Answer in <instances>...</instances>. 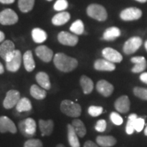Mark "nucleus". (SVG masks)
Segmentation results:
<instances>
[{
    "mask_svg": "<svg viewBox=\"0 0 147 147\" xmlns=\"http://www.w3.org/2000/svg\"><path fill=\"white\" fill-rule=\"evenodd\" d=\"M18 127L21 133L25 137H33L36 131V121L32 118H27L25 120L21 121L18 123Z\"/></svg>",
    "mask_w": 147,
    "mask_h": 147,
    "instance_id": "39448f33",
    "label": "nucleus"
},
{
    "mask_svg": "<svg viewBox=\"0 0 147 147\" xmlns=\"http://www.w3.org/2000/svg\"><path fill=\"white\" fill-rule=\"evenodd\" d=\"M131 63L135 64L131 68L133 73H140L144 71L147 67V62L144 57H134L131 58Z\"/></svg>",
    "mask_w": 147,
    "mask_h": 147,
    "instance_id": "f3484780",
    "label": "nucleus"
},
{
    "mask_svg": "<svg viewBox=\"0 0 147 147\" xmlns=\"http://www.w3.org/2000/svg\"><path fill=\"white\" fill-rule=\"evenodd\" d=\"M23 61L24 63V67L27 71H32L36 67L34 57H33L32 52L31 51H27L25 53L23 56Z\"/></svg>",
    "mask_w": 147,
    "mask_h": 147,
    "instance_id": "4be33fe9",
    "label": "nucleus"
},
{
    "mask_svg": "<svg viewBox=\"0 0 147 147\" xmlns=\"http://www.w3.org/2000/svg\"><path fill=\"white\" fill-rule=\"evenodd\" d=\"M80 83L84 94H89L93 91L94 84L93 80L88 76L85 75L82 76L80 80Z\"/></svg>",
    "mask_w": 147,
    "mask_h": 147,
    "instance_id": "a878e982",
    "label": "nucleus"
},
{
    "mask_svg": "<svg viewBox=\"0 0 147 147\" xmlns=\"http://www.w3.org/2000/svg\"><path fill=\"white\" fill-rule=\"evenodd\" d=\"M32 102L27 97H23V98L20 99L18 104L16 106V109L18 113L29 112L32 110Z\"/></svg>",
    "mask_w": 147,
    "mask_h": 147,
    "instance_id": "c85d7f7f",
    "label": "nucleus"
},
{
    "mask_svg": "<svg viewBox=\"0 0 147 147\" xmlns=\"http://www.w3.org/2000/svg\"><path fill=\"white\" fill-rule=\"evenodd\" d=\"M56 147H65V146H63V145L61 144H59L58 145H57Z\"/></svg>",
    "mask_w": 147,
    "mask_h": 147,
    "instance_id": "09e8293b",
    "label": "nucleus"
},
{
    "mask_svg": "<svg viewBox=\"0 0 147 147\" xmlns=\"http://www.w3.org/2000/svg\"><path fill=\"white\" fill-rule=\"evenodd\" d=\"M15 0H0V3H3V4H10L14 2Z\"/></svg>",
    "mask_w": 147,
    "mask_h": 147,
    "instance_id": "37998d69",
    "label": "nucleus"
},
{
    "mask_svg": "<svg viewBox=\"0 0 147 147\" xmlns=\"http://www.w3.org/2000/svg\"><path fill=\"white\" fill-rule=\"evenodd\" d=\"M57 38L61 45L69 47H74L78 42V38L76 35L67 32H61L58 34Z\"/></svg>",
    "mask_w": 147,
    "mask_h": 147,
    "instance_id": "9d476101",
    "label": "nucleus"
},
{
    "mask_svg": "<svg viewBox=\"0 0 147 147\" xmlns=\"http://www.w3.org/2000/svg\"><path fill=\"white\" fill-rule=\"evenodd\" d=\"M84 147H99L97 145L93 142V141L88 140L84 144Z\"/></svg>",
    "mask_w": 147,
    "mask_h": 147,
    "instance_id": "a19ab883",
    "label": "nucleus"
},
{
    "mask_svg": "<svg viewBox=\"0 0 147 147\" xmlns=\"http://www.w3.org/2000/svg\"><path fill=\"white\" fill-rule=\"evenodd\" d=\"M144 48L145 49H146V51H147V40L144 42Z\"/></svg>",
    "mask_w": 147,
    "mask_h": 147,
    "instance_id": "de8ad7c7",
    "label": "nucleus"
},
{
    "mask_svg": "<svg viewBox=\"0 0 147 147\" xmlns=\"http://www.w3.org/2000/svg\"><path fill=\"white\" fill-rule=\"evenodd\" d=\"M47 1H53V0H47Z\"/></svg>",
    "mask_w": 147,
    "mask_h": 147,
    "instance_id": "3c124183",
    "label": "nucleus"
},
{
    "mask_svg": "<svg viewBox=\"0 0 147 147\" xmlns=\"http://www.w3.org/2000/svg\"><path fill=\"white\" fill-rule=\"evenodd\" d=\"M36 81L42 88L45 90H49L51 87V84L49 75L45 71H40L36 76Z\"/></svg>",
    "mask_w": 147,
    "mask_h": 147,
    "instance_id": "6ab92c4d",
    "label": "nucleus"
},
{
    "mask_svg": "<svg viewBox=\"0 0 147 147\" xmlns=\"http://www.w3.org/2000/svg\"><path fill=\"white\" fill-rule=\"evenodd\" d=\"M97 91L104 97H109L114 91V86L107 80H100L96 84Z\"/></svg>",
    "mask_w": 147,
    "mask_h": 147,
    "instance_id": "4468645a",
    "label": "nucleus"
},
{
    "mask_svg": "<svg viewBox=\"0 0 147 147\" xmlns=\"http://www.w3.org/2000/svg\"><path fill=\"white\" fill-rule=\"evenodd\" d=\"M144 134L146 136H147V126H146V127L145 128V129H144Z\"/></svg>",
    "mask_w": 147,
    "mask_h": 147,
    "instance_id": "8fccbe9b",
    "label": "nucleus"
},
{
    "mask_svg": "<svg viewBox=\"0 0 147 147\" xmlns=\"http://www.w3.org/2000/svg\"><path fill=\"white\" fill-rule=\"evenodd\" d=\"M121 30L117 27H110L106 29L103 34V39L106 41H113L121 36Z\"/></svg>",
    "mask_w": 147,
    "mask_h": 147,
    "instance_id": "b1692460",
    "label": "nucleus"
},
{
    "mask_svg": "<svg viewBox=\"0 0 147 147\" xmlns=\"http://www.w3.org/2000/svg\"><path fill=\"white\" fill-rule=\"evenodd\" d=\"M15 50V45L13 42L11 40H5L0 45V57L5 61Z\"/></svg>",
    "mask_w": 147,
    "mask_h": 147,
    "instance_id": "2eb2a0df",
    "label": "nucleus"
},
{
    "mask_svg": "<svg viewBox=\"0 0 147 147\" xmlns=\"http://www.w3.org/2000/svg\"><path fill=\"white\" fill-rule=\"evenodd\" d=\"M69 30L75 35H81L84 32V23L81 20H76L71 24Z\"/></svg>",
    "mask_w": 147,
    "mask_h": 147,
    "instance_id": "2f4dec72",
    "label": "nucleus"
},
{
    "mask_svg": "<svg viewBox=\"0 0 147 147\" xmlns=\"http://www.w3.org/2000/svg\"><path fill=\"white\" fill-rule=\"evenodd\" d=\"M138 118V116L136 114H131L128 117V121L127 122L126 125V133L131 135L134 133L135 130V121Z\"/></svg>",
    "mask_w": 147,
    "mask_h": 147,
    "instance_id": "473e14b6",
    "label": "nucleus"
},
{
    "mask_svg": "<svg viewBox=\"0 0 147 147\" xmlns=\"http://www.w3.org/2000/svg\"><path fill=\"white\" fill-rule=\"evenodd\" d=\"M17 129L14 122L5 116L0 117V132L5 133L10 132L12 134H16Z\"/></svg>",
    "mask_w": 147,
    "mask_h": 147,
    "instance_id": "f8f14e48",
    "label": "nucleus"
},
{
    "mask_svg": "<svg viewBox=\"0 0 147 147\" xmlns=\"http://www.w3.org/2000/svg\"><path fill=\"white\" fill-rule=\"evenodd\" d=\"M140 80L145 84H147V72H143L140 76Z\"/></svg>",
    "mask_w": 147,
    "mask_h": 147,
    "instance_id": "79ce46f5",
    "label": "nucleus"
},
{
    "mask_svg": "<svg viewBox=\"0 0 147 147\" xmlns=\"http://www.w3.org/2000/svg\"><path fill=\"white\" fill-rule=\"evenodd\" d=\"M134 94L142 100L147 101V88L136 87L133 89Z\"/></svg>",
    "mask_w": 147,
    "mask_h": 147,
    "instance_id": "72a5a7b5",
    "label": "nucleus"
},
{
    "mask_svg": "<svg viewBox=\"0 0 147 147\" xmlns=\"http://www.w3.org/2000/svg\"><path fill=\"white\" fill-rule=\"evenodd\" d=\"M5 66L8 71L12 72H16L21 67L22 62V55L21 51L15 50L12 55L6 59Z\"/></svg>",
    "mask_w": 147,
    "mask_h": 147,
    "instance_id": "20e7f679",
    "label": "nucleus"
},
{
    "mask_svg": "<svg viewBox=\"0 0 147 147\" xmlns=\"http://www.w3.org/2000/svg\"><path fill=\"white\" fill-rule=\"evenodd\" d=\"M144 119L142 118H137L135 121V130L138 132H140L144 126Z\"/></svg>",
    "mask_w": 147,
    "mask_h": 147,
    "instance_id": "ea45409f",
    "label": "nucleus"
},
{
    "mask_svg": "<svg viewBox=\"0 0 147 147\" xmlns=\"http://www.w3.org/2000/svg\"><path fill=\"white\" fill-rule=\"evenodd\" d=\"M69 19H70V14L69 12L63 11L53 16L52 23L55 26H61L67 23Z\"/></svg>",
    "mask_w": 147,
    "mask_h": 147,
    "instance_id": "aec40b11",
    "label": "nucleus"
},
{
    "mask_svg": "<svg viewBox=\"0 0 147 147\" xmlns=\"http://www.w3.org/2000/svg\"><path fill=\"white\" fill-rule=\"evenodd\" d=\"M94 68L98 71H112L116 69L115 63L106 59H97L94 63Z\"/></svg>",
    "mask_w": 147,
    "mask_h": 147,
    "instance_id": "a211bd4d",
    "label": "nucleus"
},
{
    "mask_svg": "<svg viewBox=\"0 0 147 147\" xmlns=\"http://www.w3.org/2000/svg\"><path fill=\"white\" fill-rule=\"evenodd\" d=\"M67 127V139H68L69 144L71 147H80V144L78 140V136L74 131V129L72 125L68 124Z\"/></svg>",
    "mask_w": 147,
    "mask_h": 147,
    "instance_id": "393cba45",
    "label": "nucleus"
},
{
    "mask_svg": "<svg viewBox=\"0 0 147 147\" xmlns=\"http://www.w3.org/2000/svg\"><path fill=\"white\" fill-rule=\"evenodd\" d=\"M110 118L112 122L115 125H121L123 123V122L122 117L118 113H115V112L111 113L110 115Z\"/></svg>",
    "mask_w": 147,
    "mask_h": 147,
    "instance_id": "e433bc0d",
    "label": "nucleus"
},
{
    "mask_svg": "<svg viewBox=\"0 0 147 147\" xmlns=\"http://www.w3.org/2000/svg\"><path fill=\"white\" fill-rule=\"evenodd\" d=\"M4 72V69H3V66L2 64L0 63V74Z\"/></svg>",
    "mask_w": 147,
    "mask_h": 147,
    "instance_id": "a18cd8bd",
    "label": "nucleus"
},
{
    "mask_svg": "<svg viewBox=\"0 0 147 147\" xmlns=\"http://www.w3.org/2000/svg\"><path fill=\"white\" fill-rule=\"evenodd\" d=\"M43 144L41 140L38 139H30L24 144V147H42Z\"/></svg>",
    "mask_w": 147,
    "mask_h": 147,
    "instance_id": "4c0bfd02",
    "label": "nucleus"
},
{
    "mask_svg": "<svg viewBox=\"0 0 147 147\" xmlns=\"http://www.w3.org/2000/svg\"><path fill=\"white\" fill-rule=\"evenodd\" d=\"M35 0H18V8L23 12H28L34 8Z\"/></svg>",
    "mask_w": 147,
    "mask_h": 147,
    "instance_id": "7c9ffc66",
    "label": "nucleus"
},
{
    "mask_svg": "<svg viewBox=\"0 0 147 147\" xmlns=\"http://www.w3.org/2000/svg\"><path fill=\"white\" fill-rule=\"evenodd\" d=\"M106 127H107L106 121L104 119H100L96 123L95 129L98 132H104L106 130Z\"/></svg>",
    "mask_w": 147,
    "mask_h": 147,
    "instance_id": "58836bf2",
    "label": "nucleus"
},
{
    "mask_svg": "<svg viewBox=\"0 0 147 147\" xmlns=\"http://www.w3.org/2000/svg\"><path fill=\"white\" fill-rule=\"evenodd\" d=\"M5 39V34H3V32L0 31V42H3Z\"/></svg>",
    "mask_w": 147,
    "mask_h": 147,
    "instance_id": "c03bdc74",
    "label": "nucleus"
},
{
    "mask_svg": "<svg viewBox=\"0 0 147 147\" xmlns=\"http://www.w3.org/2000/svg\"><path fill=\"white\" fill-rule=\"evenodd\" d=\"M33 40L36 43L40 44L45 42L47 39V34L43 29L40 28H34L32 32Z\"/></svg>",
    "mask_w": 147,
    "mask_h": 147,
    "instance_id": "cd10ccee",
    "label": "nucleus"
},
{
    "mask_svg": "<svg viewBox=\"0 0 147 147\" xmlns=\"http://www.w3.org/2000/svg\"><path fill=\"white\" fill-rule=\"evenodd\" d=\"M17 14L12 9H5L0 12V23L3 25H12L18 22Z\"/></svg>",
    "mask_w": 147,
    "mask_h": 147,
    "instance_id": "6e6552de",
    "label": "nucleus"
},
{
    "mask_svg": "<svg viewBox=\"0 0 147 147\" xmlns=\"http://www.w3.org/2000/svg\"><path fill=\"white\" fill-rule=\"evenodd\" d=\"M87 13L89 17L98 21H105L108 17L106 8L102 5L97 3L89 5L87 8Z\"/></svg>",
    "mask_w": 147,
    "mask_h": 147,
    "instance_id": "7ed1b4c3",
    "label": "nucleus"
},
{
    "mask_svg": "<svg viewBox=\"0 0 147 147\" xmlns=\"http://www.w3.org/2000/svg\"><path fill=\"white\" fill-rule=\"evenodd\" d=\"M37 56L43 61L48 63L52 60L53 57V51L49 47L45 45L38 47L35 50Z\"/></svg>",
    "mask_w": 147,
    "mask_h": 147,
    "instance_id": "ddd939ff",
    "label": "nucleus"
},
{
    "mask_svg": "<svg viewBox=\"0 0 147 147\" xmlns=\"http://www.w3.org/2000/svg\"><path fill=\"white\" fill-rule=\"evenodd\" d=\"M60 109L63 114L74 118L80 117L82 112L81 106L78 104L68 100L62 101L61 103Z\"/></svg>",
    "mask_w": 147,
    "mask_h": 147,
    "instance_id": "f03ea898",
    "label": "nucleus"
},
{
    "mask_svg": "<svg viewBox=\"0 0 147 147\" xmlns=\"http://www.w3.org/2000/svg\"><path fill=\"white\" fill-rule=\"evenodd\" d=\"M102 53L105 59L112 63H121L123 60L122 55L113 48L106 47L103 49Z\"/></svg>",
    "mask_w": 147,
    "mask_h": 147,
    "instance_id": "9b49d317",
    "label": "nucleus"
},
{
    "mask_svg": "<svg viewBox=\"0 0 147 147\" xmlns=\"http://www.w3.org/2000/svg\"><path fill=\"white\" fill-rule=\"evenodd\" d=\"M115 109L121 113H128L130 109V101L127 95H122L115 102Z\"/></svg>",
    "mask_w": 147,
    "mask_h": 147,
    "instance_id": "dca6fc26",
    "label": "nucleus"
},
{
    "mask_svg": "<svg viewBox=\"0 0 147 147\" xmlns=\"http://www.w3.org/2000/svg\"><path fill=\"white\" fill-rule=\"evenodd\" d=\"M67 7H68V2L67 0H57L55 3L53 8L56 11H63L67 9Z\"/></svg>",
    "mask_w": 147,
    "mask_h": 147,
    "instance_id": "f704fd0d",
    "label": "nucleus"
},
{
    "mask_svg": "<svg viewBox=\"0 0 147 147\" xmlns=\"http://www.w3.org/2000/svg\"><path fill=\"white\" fill-rule=\"evenodd\" d=\"M103 113V108L101 106H90L88 109V113L91 117H96L102 115Z\"/></svg>",
    "mask_w": 147,
    "mask_h": 147,
    "instance_id": "c9c22d12",
    "label": "nucleus"
},
{
    "mask_svg": "<svg viewBox=\"0 0 147 147\" xmlns=\"http://www.w3.org/2000/svg\"><path fill=\"white\" fill-rule=\"evenodd\" d=\"M53 62L59 70L63 72H69L76 69L78 66V61L75 58L67 56L62 53H57L54 56Z\"/></svg>",
    "mask_w": 147,
    "mask_h": 147,
    "instance_id": "f257e3e1",
    "label": "nucleus"
},
{
    "mask_svg": "<svg viewBox=\"0 0 147 147\" xmlns=\"http://www.w3.org/2000/svg\"><path fill=\"white\" fill-rule=\"evenodd\" d=\"M21 99V94L16 90H10L7 92L6 96L3 100V105L5 109H11L16 106Z\"/></svg>",
    "mask_w": 147,
    "mask_h": 147,
    "instance_id": "1a4fd4ad",
    "label": "nucleus"
},
{
    "mask_svg": "<svg viewBox=\"0 0 147 147\" xmlns=\"http://www.w3.org/2000/svg\"><path fill=\"white\" fill-rule=\"evenodd\" d=\"M71 125L74 129V131L76 132L78 137L83 138L87 134V129L83 122L80 119H74L71 122Z\"/></svg>",
    "mask_w": 147,
    "mask_h": 147,
    "instance_id": "bb28decb",
    "label": "nucleus"
},
{
    "mask_svg": "<svg viewBox=\"0 0 147 147\" xmlns=\"http://www.w3.org/2000/svg\"><path fill=\"white\" fill-rule=\"evenodd\" d=\"M142 45V40L139 36H134L130 38L125 42L123 51L125 54L131 55L136 53Z\"/></svg>",
    "mask_w": 147,
    "mask_h": 147,
    "instance_id": "423d86ee",
    "label": "nucleus"
},
{
    "mask_svg": "<svg viewBox=\"0 0 147 147\" xmlns=\"http://www.w3.org/2000/svg\"><path fill=\"white\" fill-rule=\"evenodd\" d=\"M142 12L140 9L136 7H130L121 11L120 17L123 21H132L138 20L142 17Z\"/></svg>",
    "mask_w": 147,
    "mask_h": 147,
    "instance_id": "0eeeda50",
    "label": "nucleus"
},
{
    "mask_svg": "<svg viewBox=\"0 0 147 147\" xmlns=\"http://www.w3.org/2000/svg\"><path fill=\"white\" fill-rule=\"evenodd\" d=\"M30 94L36 100H44L47 96V92L43 88H40L36 84H33L30 88Z\"/></svg>",
    "mask_w": 147,
    "mask_h": 147,
    "instance_id": "c756f323",
    "label": "nucleus"
},
{
    "mask_svg": "<svg viewBox=\"0 0 147 147\" xmlns=\"http://www.w3.org/2000/svg\"><path fill=\"white\" fill-rule=\"evenodd\" d=\"M135 1H138L140 3H146L147 1V0H135Z\"/></svg>",
    "mask_w": 147,
    "mask_h": 147,
    "instance_id": "49530a36",
    "label": "nucleus"
},
{
    "mask_svg": "<svg viewBox=\"0 0 147 147\" xmlns=\"http://www.w3.org/2000/svg\"><path fill=\"white\" fill-rule=\"evenodd\" d=\"M39 127L43 136H50L53 131L54 123L51 119L47 121L40 119L39 121Z\"/></svg>",
    "mask_w": 147,
    "mask_h": 147,
    "instance_id": "412c9836",
    "label": "nucleus"
},
{
    "mask_svg": "<svg viewBox=\"0 0 147 147\" xmlns=\"http://www.w3.org/2000/svg\"><path fill=\"white\" fill-rule=\"evenodd\" d=\"M96 142L102 147H111L117 143V140L112 136H99L96 138Z\"/></svg>",
    "mask_w": 147,
    "mask_h": 147,
    "instance_id": "5701e85b",
    "label": "nucleus"
}]
</instances>
